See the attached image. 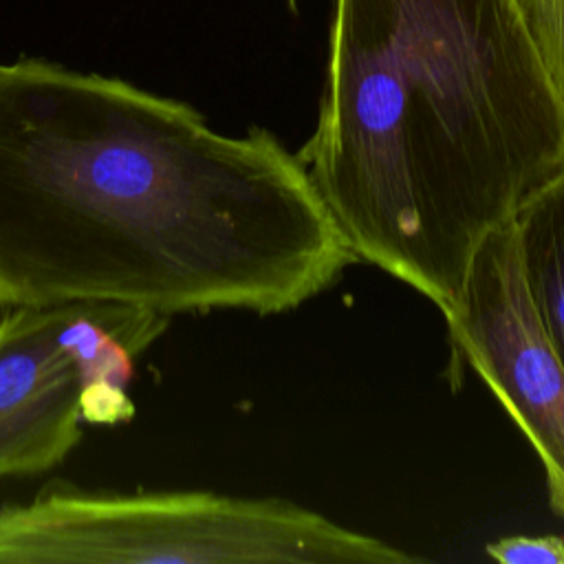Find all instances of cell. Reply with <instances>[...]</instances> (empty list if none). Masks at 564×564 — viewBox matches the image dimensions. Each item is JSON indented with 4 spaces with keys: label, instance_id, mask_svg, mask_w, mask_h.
I'll return each instance as SVG.
<instances>
[{
    "label": "cell",
    "instance_id": "cell-2",
    "mask_svg": "<svg viewBox=\"0 0 564 564\" xmlns=\"http://www.w3.org/2000/svg\"><path fill=\"white\" fill-rule=\"evenodd\" d=\"M297 156L355 260L443 313L480 242L564 167V101L509 0H335Z\"/></svg>",
    "mask_w": 564,
    "mask_h": 564
},
{
    "label": "cell",
    "instance_id": "cell-3",
    "mask_svg": "<svg viewBox=\"0 0 564 564\" xmlns=\"http://www.w3.org/2000/svg\"><path fill=\"white\" fill-rule=\"evenodd\" d=\"M419 557L282 498L51 491L0 509V562L412 564Z\"/></svg>",
    "mask_w": 564,
    "mask_h": 564
},
{
    "label": "cell",
    "instance_id": "cell-6",
    "mask_svg": "<svg viewBox=\"0 0 564 564\" xmlns=\"http://www.w3.org/2000/svg\"><path fill=\"white\" fill-rule=\"evenodd\" d=\"M511 227L531 304L564 364V167L518 207Z\"/></svg>",
    "mask_w": 564,
    "mask_h": 564
},
{
    "label": "cell",
    "instance_id": "cell-8",
    "mask_svg": "<svg viewBox=\"0 0 564 564\" xmlns=\"http://www.w3.org/2000/svg\"><path fill=\"white\" fill-rule=\"evenodd\" d=\"M487 555L502 564H564L560 535H509L485 546Z\"/></svg>",
    "mask_w": 564,
    "mask_h": 564
},
{
    "label": "cell",
    "instance_id": "cell-1",
    "mask_svg": "<svg viewBox=\"0 0 564 564\" xmlns=\"http://www.w3.org/2000/svg\"><path fill=\"white\" fill-rule=\"evenodd\" d=\"M355 260L306 165L251 126L44 59L0 62V311L284 313Z\"/></svg>",
    "mask_w": 564,
    "mask_h": 564
},
{
    "label": "cell",
    "instance_id": "cell-5",
    "mask_svg": "<svg viewBox=\"0 0 564 564\" xmlns=\"http://www.w3.org/2000/svg\"><path fill=\"white\" fill-rule=\"evenodd\" d=\"M443 317L454 348L527 436L564 518V364L531 304L511 223L480 242Z\"/></svg>",
    "mask_w": 564,
    "mask_h": 564
},
{
    "label": "cell",
    "instance_id": "cell-4",
    "mask_svg": "<svg viewBox=\"0 0 564 564\" xmlns=\"http://www.w3.org/2000/svg\"><path fill=\"white\" fill-rule=\"evenodd\" d=\"M170 317L112 302L11 306L0 313V480L64 463L84 423L134 414V361Z\"/></svg>",
    "mask_w": 564,
    "mask_h": 564
},
{
    "label": "cell",
    "instance_id": "cell-7",
    "mask_svg": "<svg viewBox=\"0 0 564 564\" xmlns=\"http://www.w3.org/2000/svg\"><path fill=\"white\" fill-rule=\"evenodd\" d=\"M555 93L564 101V0H509Z\"/></svg>",
    "mask_w": 564,
    "mask_h": 564
}]
</instances>
